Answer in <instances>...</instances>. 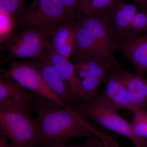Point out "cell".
Listing matches in <instances>:
<instances>
[{
  "label": "cell",
  "mask_w": 147,
  "mask_h": 147,
  "mask_svg": "<svg viewBox=\"0 0 147 147\" xmlns=\"http://www.w3.org/2000/svg\"><path fill=\"white\" fill-rule=\"evenodd\" d=\"M35 108L39 134L38 147H60L69 139L79 137H97L105 145L114 141L71 107L63 108L36 95Z\"/></svg>",
  "instance_id": "cell-1"
},
{
  "label": "cell",
  "mask_w": 147,
  "mask_h": 147,
  "mask_svg": "<svg viewBox=\"0 0 147 147\" xmlns=\"http://www.w3.org/2000/svg\"><path fill=\"white\" fill-rule=\"evenodd\" d=\"M71 108L85 117L128 138L135 147H147V142L134 134L131 123L98 96L89 102L74 104Z\"/></svg>",
  "instance_id": "cell-2"
},
{
  "label": "cell",
  "mask_w": 147,
  "mask_h": 147,
  "mask_svg": "<svg viewBox=\"0 0 147 147\" xmlns=\"http://www.w3.org/2000/svg\"><path fill=\"white\" fill-rule=\"evenodd\" d=\"M0 130L15 147L38 146L37 124L28 110L0 108Z\"/></svg>",
  "instance_id": "cell-3"
},
{
  "label": "cell",
  "mask_w": 147,
  "mask_h": 147,
  "mask_svg": "<svg viewBox=\"0 0 147 147\" xmlns=\"http://www.w3.org/2000/svg\"><path fill=\"white\" fill-rule=\"evenodd\" d=\"M24 29L32 28L48 35L61 24L74 19L60 0H33L17 16Z\"/></svg>",
  "instance_id": "cell-4"
},
{
  "label": "cell",
  "mask_w": 147,
  "mask_h": 147,
  "mask_svg": "<svg viewBox=\"0 0 147 147\" xmlns=\"http://www.w3.org/2000/svg\"><path fill=\"white\" fill-rule=\"evenodd\" d=\"M1 78H11L37 95L52 100L63 108H70L45 83L35 59L26 61H11L7 69L1 71Z\"/></svg>",
  "instance_id": "cell-5"
},
{
  "label": "cell",
  "mask_w": 147,
  "mask_h": 147,
  "mask_svg": "<svg viewBox=\"0 0 147 147\" xmlns=\"http://www.w3.org/2000/svg\"><path fill=\"white\" fill-rule=\"evenodd\" d=\"M50 36L43 32L26 28L15 33L2 43V50L7 54L4 64L18 59H35L41 56L49 43Z\"/></svg>",
  "instance_id": "cell-6"
},
{
  "label": "cell",
  "mask_w": 147,
  "mask_h": 147,
  "mask_svg": "<svg viewBox=\"0 0 147 147\" xmlns=\"http://www.w3.org/2000/svg\"><path fill=\"white\" fill-rule=\"evenodd\" d=\"M139 11L138 7L134 4L127 3L124 0H117L108 10L100 13L119 47L127 39L131 21Z\"/></svg>",
  "instance_id": "cell-7"
},
{
  "label": "cell",
  "mask_w": 147,
  "mask_h": 147,
  "mask_svg": "<svg viewBox=\"0 0 147 147\" xmlns=\"http://www.w3.org/2000/svg\"><path fill=\"white\" fill-rule=\"evenodd\" d=\"M45 53L59 74L62 79L67 85L76 102H88L86 96L78 78L74 64L64 57L53 51L48 45Z\"/></svg>",
  "instance_id": "cell-8"
},
{
  "label": "cell",
  "mask_w": 147,
  "mask_h": 147,
  "mask_svg": "<svg viewBox=\"0 0 147 147\" xmlns=\"http://www.w3.org/2000/svg\"><path fill=\"white\" fill-rule=\"evenodd\" d=\"M77 21L88 29L94 39L108 55L115 57L114 53L118 50V45L101 14L82 13Z\"/></svg>",
  "instance_id": "cell-9"
},
{
  "label": "cell",
  "mask_w": 147,
  "mask_h": 147,
  "mask_svg": "<svg viewBox=\"0 0 147 147\" xmlns=\"http://www.w3.org/2000/svg\"><path fill=\"white\" fill-rule=\"evenodd\" d=\"M33 98L25 88L11 78H1L0 108H17L30 111Z\"/></svg>",
  "instance_id": "cell-10"
},
{
  "label": "cell",
  "mask_w": 147,
  "mask_h": 147,
  "mask_svg": "<svg viewBox=\"0 0 147 147\" xmlns=\"http://www.w3.org/2000/svg\"><path fill=\"white\" fill-rule=\"evenodd\" d=\"M121 79L126 87L130 111L135 113L147 108V79L144 75L119 69Z\"/></svg>",
  "instance_id": "cell-11"
},
{
  "label": "cell",
  "mask_w": 147,
  "mask_h": 147,
  "mask_svg": "<svg viewBox=\"0 0 147 147\" xmlns=\"http://www.w3.org/2000/svg\"><path fill=\"white\" fill-rule=\"evenodd\" d=\"M35 59L43 80L59 98L66 105L69 102H76L67 85L45 52Z\"/></svg>",
  "instance_id": "cell-12"
},
{
  "label": "cell",
  "mask_w": 147,
  "mask_h": 147,
  "mask_svg": "<svg viewBox=\"0 0 147 147\" xmlns=\"http://www.w3.org/2000/svg\"><path fill=\"white\" fill-rule=\"evenodd\" d=\"M77 20H72L61 24L50 35L49 47L59 55L67 59L74 55Z\"/></svg>",
  "instance_id": "cell-13"
},
{
  "label": "cell",
  "mask_w": 147,
  "mask_h": 147,
  "mask_svg": "<svg viewBox=\"0 0 147 147\" xmlns=\"http://www.w3.org/2000/svg\"><path fill=\"white\" fill-rule=\"evenodd\" d=\"M119 69L109 75L105 81V92L98 96L116 110L124 109L130 111L127 90L121 79Z\"/></svg>",
  "instance_id": "cell-14"
},
{
  "label": "cell",
  "mask_w": 147,
  "mask_h": 147,
  "mask_svg": "<svg viewBox=\"0 0 147 147\" xmlns=\"http://www.w3.org/2000/svg\"><path fill=\"white\" fill-rule=\"evenodd\" d=\"M120 50L129 60L137 73H147V34L139 35L119 45Z\"/></svg>",
  "instance_id": "cell-15"
},
{
  "label": "cell",
  "mask_w": 147,
  "mask_h": 147,
  "mask_svg": "<svg viewBox=\"0 0 147 147\" xmlns=\"http://www.w3.org/2000/svg\"><path fill=\"white\" fill-rule=\"evenodd\" d=\"M73 56H74V64L75 67L86 69L102 82L106 81L112 72L118 69L114 68L106 61L99 58L81 55Z\"/></svg>",
  "instance_id": "cell-16"
},
{
  "label": "cell",
  "mask_w": 147,
  "mask_h": 147,
  "mask_svg": "<svg viewBox=\"0 0 147 147\" xmlns=\"http://www.w3.org/2000/svg\"><path fill=\"white\" fill-rule=\"evenodd\" d=\"M117 0H82L81 13L85 14L101 13L108 10Z\"/></svg>",
  "instance_id": "cell-17"
},
{
  "label": "cell",
  "mask_w": 147,
  "mask_h": 147,
  "mask_svg": "<svg viewBox=\"0 0 147 147\" xmlns=\"http://www.w3.org/2000/svg\"><path fill=\"white\" fill-rule=\"evenodd\" d=\"M17 17L0 12V41L2 44L15 33Z\"/></svg>",
  "instance_id": "cell-18"
},
{
  "label": "cell",
  "mask_w": 147,
  "mask_h": 147,
  "mask_svg": "<svg viewBox=\"0 0 147 147\" xmlns=\"http://www.w3.org/2000/svg\"><path fill=\"white\" fill-rule=\"evenodd\" d=\"M134 114L131 123L134 133L140 139L147 142V111L140 110Z\"/></svg>",
  "instance_id": "cell-19"
},
{
  "label": "cell",
  "mask_w": 147,
  "mask_h": 147,
  "mask_svg": "<svg viewBox=\"0 0 147 147\" xmlns=\"http://www.w3.org/2000/svg\"><path fill=\"white\" fill-rule=\"evenodd\" d=\"M147 32V11L142 10L136 13L133 17L129 35L126 41Z\"/></svg>",
  "instance_id": "cell-20"
},
{
  "label": "cell",
  "mask_w": 147,
  "mask_h": 147,
  "mask_svg": "<svg viewBox=\"0 0 147 147\" xmlns=\"http://www.w3.org/2000/svg\"><path fill=\"white\" fill-rule=\"evenodd\" d=\"M26 0H0V12L17 16L25 7Z\"/></svg>",
  "instance_id": "cell-21"
},
{
  "label": "cell",
  "mask_w": 147,
  "mask_h": 147,
  "mask_svg": "<svg viewBox=\"0 0 147 147\" xmlns=\"http://www.w3.org/2000/svg\"><path fill=\"white\" fill-rule=\"evenodd\" d=\"M69 16L77 20L81 15L80 8L82 0H60Z\"/></svg>",
  "instance_id": "cell-22"
},
{
  "label": "cell",
  "mask_w": 147,
  "mask_h": 147,
  "mask_svg": "<svg viewBox=\"0 0 147 147\" xmlns=\"http://www.w3.org/2000/svg\"><path fill=\"white\" fill-rule=\"evenodd\" d=\"M100 140L96 137H88L86 142L82 145H72V146H63L60 147H98Z\"/></svg>",
  "instance_id": "cell-23"
},
{
  "label": "cell",
  "mask_w": 147,
  "mask_h": 147,
  "mask_svg": "<svg viewBox=\"0 0 147 147\" xmlns=\"http://www.w3.org/2000/svg\"><path fill=\"white\" fill-rule=\"evenodd\" d=\"M0 147H15L11 143L8 142V139L0 133Z\"/></svg>",
  "instance_id": "cell-24"
},
{
  "label": "cell",
  "mask_w": 147,
  "mask_h": 147,
  "mask_svg": "<svg viewBox=\"0 0 147 147\" xmlns=\"http://www.w3.org/2000/svg\"><path fill=\"white\" fill-rule=\"evenodd\" d=\"M141 8L147 11V0H131Z\"/></svg>",
  "instance_id": "cell-25"
},
{
  "label": "cell",
  "mask_w": 147,
  "mask_h": 147,
  "mask_svg": "<svg viewBox=\"0 0 147 147\" xmlns=\"http://www.w3.org/2000/svg\"><path fill=\"white\" fill-rule=\"evenodd\" d=\"M98 147H119V145H117V146H115L113 147H108L107 146H105V144H104L102 142V141H100V144H99V146Z\"/></svg>",
  "instance_id": "cell-26"
}]
</instances>
